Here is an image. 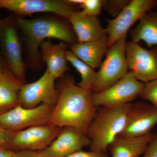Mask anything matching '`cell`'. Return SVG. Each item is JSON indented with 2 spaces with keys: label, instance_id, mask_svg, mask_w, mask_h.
<instances>
[{
  "label": "cell",
  "instance_id": "cell-27",
  "mask_svg": "<svg viewBox=\"0 0 157 157\" xmlns=\"http://www.w3.org/2000/svg\"><path fill=\"white\" fill-rule=\"evenodd\" d=\"M66 157H109L106 153L80 150Z\"/></svg>",
  "mask_w": 157,
  "mask_h": 157
},
{
  "label": "cell",
  "instance_id": "cell-17",
  "mask_svg": "<svg viewBox=\"0 0 157 157\" xmlns=\"http://www.w3.org/2000/svg\"><path fill=\"white\" fill-rule=\"evenodd\" d=\"M154 136L151 133L140 137H118L108 149L111 157H139L144 153Z\"/></svg>",
  "mask_w": 157,
  "mask_h": 157
},
{
  "label": "cell",
  "instance_id": "cell-21",
  "mask_svg": "<svg viewBox=\"0 0 157 157\" xmlns=\"http://www.w3.org/2000/svg\"><path fill=\"white\" fill-rule=\"evenodd\" d=\"M66 58L81 76V80L78 85L91 91L96 73L94 70L77 57L71 50L67 51Z\"/></svg>",
  "mask_w": 157,
  "mask_h": 157
},
{
  "label": "cell",
  "instance_id": "cell-12",
  "mask_svg": "<svg viewBox=\"0 0 157 157\" xmlns=\"http://www.w3.org/2000/svg\"><path fill=\"white\" fill-rule=\"evenodd\" d=\"M56 78L46 71L36 81L23 84L19 94L20 105L25 108H33L41 104L54 106L59 96L56 86Z\"/></svg>",
  "mask_w": 157,
  "mask_h": 157
},
{
  "label": "cell",
  "instance_id": "cell-14",
  "mask_svg": "<svg viewBox=\"0 0 157 157\" xmlns=\"http://www.w3.org/2000/svg\"><path fill=\"white\" fill-rule=\"evenodd\" d=\"M87 134L73 128H62L59 133L45 150L51 157H66L90 146Z\"/></svg>",
  "mask_w": 157,
  "mask_h": 157
},
{
  "label": "cell",
  "instance_id": "cell-2",
  "mask_svg": "<svg viewBox=\"0 0 157 157\" xmlns=\"http://www.w3.org/2000/svg\"><path fill=\"white\" fill-rule=\"evenodd\" d=\"M58 90V99L48 124L60 128L73 127L87 135L98 111L92 101L91 91L76 85L73 76H70L60 82Z\"/></svg>",
  "mask_w": 157,
  "mask_h": 157
},
{
  "label": "cell",
  "instance_id": "cell-1",
  "mask_svg": "<svg viewBox=\"0 0 157 157\" xmlns=\"http://www.w3.org/2000/svg\"><path fill=\"white\" fill-rule=\"evenodd\" d=\"M17 22L25 43L26 66L35 71H39L43 66L40 48L43 42L56 39L69 46L78 42L69 20L58 15L29 19L17 16Z\"/></svg>",
  "mask_w": 157,
  "mask_h": 157
},
{
  "label": "cell",
  "instance_id": "cell-19",
  "mask_svg": "<svg viewBox=\"0 0 157 157\" xmlns=\"http://www.w3.org/2000/svg\"><path fill=\"white\" fill-rule=\"evenodd\" d=\"M133 42L143 41L149 48H157V9L145 13L131 31Z\"/></svg>",
  "mask_w": 157,
  "mask_h": 157
},
{
  "label": "cell",
  "instance_id": "cell-22",
  "mask_svg": "<svg viewBox=\"0 0 157 157\" xmlns=\"http://www.w3.org/2000/svg\"><path fill=\"white\" fill-rule=\"evenodd\" d=\"M139 97L149 101L152 105L157 107V78L144 83L143 90Z\"/></svg>",
  "mask_w": 157,
  "mask_h": 157
},
{
  "label": "cell",
  "instance_id": "cell-11",
  "mask_svg": "<svg viewBox=\"0 0 157 157\" xmlns=\"http://www.w3.org/2000/svg\"><path fill=\"white\" fill-rule=\"evenodd\" d=\"M62 128L47 124L11 132L6 147H12L16 151L45 149L56 138Z\"/></svg>",
  "mask_w": 157,
  "mask_h": 157
},
{
  "label": "cell",
  "instance_id": "cell-5",
  "mask_svg": "<svg viewBox=\"0 0 157 157\" xmlns=\"http://www.w3.org/2000/svg\"><path fill=\"white\" fill-rule=\"evenodd\" d=\"M127 34L109 47L106 58L96 72L92 86V93H98L110 86L129 73L126 57Z\"/></svg>",
  "mask_w": 157,
  "mask_h": 157
},
{
  "label": "cell",
  "instance_id": "cell-9",
  "mask_svg": "<svg viewBox=\"0 0 157 157\" xmlns=\"http://www.w3.org/2000/svg\"><path fill=\"white\" fill-rule=\"evenodd\" d=\"M157 7V0H132L116 17L107 20L106 30L109 47L127 34L145 13Z\"/></svg>",
  "mask_w": 157,
  "mask_h": 157
},
{
  "label": "cell",
  "instance_id": "cell-25",
  "mask_svg": "<svg viewBox=\"0 0 157 157\" xmlns=\"http://www.w3.org/2000/svg\"><path fill=\"white\" fill-rule=\"evenodd\" d=\"M12 157H51L45 149L39 151H14Z\"/></svg>",
  "mask_w": 157,
  "mask_h": 157
},
{
  "label": "cell",
  "instance_id": "cell-29",
  "mask_svg": "<svg viewBox=\"0 0 157 157\" xmlns=\"http://www.w3.org/2000/svg\"><path fill=\"white\" fill-rule=\"evenodd\" d=\"M5 75H13L10 71L6 60L0 51V76Z\"/></svg>",
  "mask_w": 157,
  "mask_h": 157
},
{
  "label": "cell",
  "instance_id": "cell-10",
  "mask_svg": "<svg viewBox=\"0 0 157 157\" xmlns=\"http://www.w3.org/2000/svg\"><path fill=\"white\" fill-rule=\"evenodd\" d=\"M126 57L129 72L145 83L157 78V48H144L132 41L127 42Z\"/></svg>",
  "mask_w": 157,
  "mask_h": 157
},
{
  "label": "cell",
  "instance_id": "cell-18",
  "mask_svg": "<svg viewBox=\"0 0 157 157\" xmlns=\"http://www.w3.org/2000/svg\"><path fill=\"white\" fill-rule=\"evenodd\" d=\"M77 57L94 70L99 67L109 48L107 37L95 41L78 42L70 46Z\"/></svg>",
  "mask_w": 157,
  "mask_h": 157
},
{
  "label": "cell",
  "instance_id": "cell-20",
  "mask_svg": "<svg viewBox=\"0 0 157 157\" xmlns=\"http://www.w3.org/2000/svg\"><path fill=\"white\" fill-rule=\"evenodd\" d=\"M23 84L12 75L0 76V113L19 105V94Z\"/></svg>",
  "mask_w": 157,
  "mask_h": 157
},
{
  "label": "cell",
  "instance_id": "cell-4",
  "mask_svg": "<svg viewBox=\"0 0 157 157\" xmlns=\"http://www.w3.org/2000/svg\"><path fill=\"white\" fill-rule=\"evenodd\" d=\"M20 33L15 14L0 19V51L11 73L24 84L26 83V64Z\"/></svg>",
  "mask_w": 157,
  "mask_h": 157
},
{
  "label": "cell",
  "instance_id": "cell-31",
  "mask_svg": "<svg viewBox=\"0 0 157 157\" xmlns=\"http://www.w3.org/2000/svg\"></svg>",
  "mask_w": 157,
  "mask_h": 157
},
{
  "label": "cell",
  "instance_id": "cell-15",
  "mask_svg": "<svg viewBox=\"0 0 157 157\" xmlns=\"http://www.w3.org/2000/svg\"><path fill=\"white\" fill-rule=\"evenodd\" d=\"M68 46L65 42L54 44L48 39L40 47L42 60L47 65L46 70L56 79L63 77L69 69L66 58Z\"/></svg>",
  "mask_w": 157,
  "mask_h": 157
},
{
  "label": "cell",
  "instance_id": "cell-30",
  "mask_svg": "<svg viewBox=\"0 0 157 157\" xmlns=\"http://www.w3.org/2000/svg\"><path fill=\"white\" fill-rule=\"evenodd\" d=\"M13 152L6 147H0V157H12Z\"/></svg>",
  "mask_w": 157,
  "mask_h": 157
},
{
  "label": "cell",
  "instance_id": "cell-3",
  "mask_svg": "<svg viewBox=\"0 0 157 157\" xmlns=\"http://www.w3.org/2000/svg\"><path fill=\"white\" fill-rule=\"evenodd\" d=\"M132 104L101 107L97 111L87 132L91 151L106 153L109 145L123 132Z\"/></svg>",
  "mask_w": 157,
  "mask_h": 157
},
{
  "label": "cell",
  "instance_id": "cell-13",
  "mask_svg": "<svg viewBox=\"0 0 157 157\" xmlns=\"http://www.w3.org/2000/svg\"><path fill=\"white\" fill-rule=\"evenodd\" d=\"M157 125V107L150 103L132 104L123 132L119 137H136L151 133Z\"/></svg>",
  "mask_w": 157,
  "mask_h": 157
},
{
  "label": "cell",
  "instance_id": "cell-7",
  "mask_svg": "<svg viewBox=\"0 0 157 157\" xmlns=\"http://www.w3.org/2000/svg\"><path fill=\"white\" fill-rule=\"evenodd\" d=\"M54 107L43 104L28 108L19 104L0 113V125L7 131L14 132L31 127L47 124Z\"/></svg>",
  "mask_w": 157,
  "mask_h": 157
},
{
  "label": "cell",
  "instance_id": "cell-16",
  "mask_svg": "<svg viewBox=\"0 0 157 157\" xmlns=\"http://www.w3.org/2000/svg\"><path fill=\"white\" fill-rule=\"evenodd\" d=\"M68 20L78 42H91L107 37L106 29L101 25L97 17L77 11L73 12Z\"/></svg>",
  "mask_w": 157,
  "mask_h": 157
},
{
  "label": "cell",
  "instance_id": "cell-6",
  "mask_svg": "<svg viewBox=\"0 0 157 157\" xmlns=\"http://www.w3.org/2000/svg\"><path fill=\"white\" fill-rule=\"evenodd\" d=\"M144 83L129 73L107 89L92 93V101L95 107H115L132 103L142 92Z\"/></svg>",
  "mask_w": 157,
  "mask_h": 157
},
{
  "label": "cell",
  "instance_id": "cell-24",
  "mask_svg": "<svg viewBox=\"0 0 157 157\" xmlns=\"http://www.w3.org/2000/svg\"><path fill=\"white\" fill-rule=\"evenodd\" d=\"M82 12L89 16L97 17L103 8V0H83L80 6Z\"/></svg>",
  "mask_w": 157,
  "mask_h": 157
},
{
  "label": "cell",
  "instance_id": "cell-28",
  "mask_svg": "<svg viewBox=\"0 0 157 157\" xmlns=\"http://www.w3.org/2000/svg\"><path fill=\"white\" fill-rule=\"evenodd\" d=\"M11 132L7 131L0 125V147H6L9 143Z\"/></svg>",
  "mask_w": 157,
  "mask_h": 157
},
{
  "label": "cell",
  "instance_id": "cell-26",
  "mask_svg": "<svg viewBox=\"0 0 157 157\" xmlns=\"http://www.w3.org/2000/svg\"><path fill=\"white\" fill-rule=\"evenodd\" d=\"M142 157H157V131Z\"/></svg>",
  "mask_w": 157,
  "mask_h": 157
},
{
  "label": "cell",
  "instance_id": "cell-8",
  "mask_svg": "<svg viewBox=\"0 0 157 157\" xmlns=\"http://www.w3.org/2000/svg\"><path fill=\"white\" fill-rule=\"evenodd\" d=\"M0 9L9 10L20 17L48 13L67 20L73 12L77 11L76 6L67 0H0Z\"/></svg>",
  "mask_w": 157,
  "mask_h": 157
},
{
  "label": "cell",
  "instance_id": "cell-23",
  "mask_svg": "<svg viewBox=\"0 0 157 157\" xmlns=\"http://www.w3.org/2000/svg\"><path fill=\"white\" fill-rule=\"evenodd\" d=\"M129 0H103V8L113 17H115L128 5Z\"/></svg>",
  "mask_w": 157,
  "mask_h": 157
}]
</instances>
